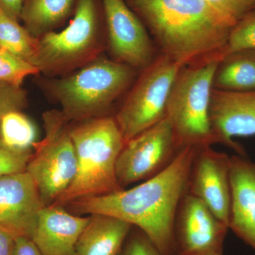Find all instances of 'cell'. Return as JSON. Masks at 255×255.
<instances>
[{
  "label": "cell",
  "instance_id": "cell-1",
  "mask_svg": "<svg viewBox=\"0 0 255 255\" xmlns=\"http://www.w3.org/2000/svg\"><path fill=\"white\" fill-rule=\"evenodd\" d=\"M196 147H186L167 168L136 187L70 203L75 213L104 214L130 223L164 255H174V224L179 203L187 192Z\"/></svg>",
  "mask_w": 255,
  "mask_h": 255
},
{
  "label": "cell",
  "instance_id": "cell-2",
  "mask_svg": "<svg viewBox=\"0 0 255 255\" xmlns=\"http://www.w3.org/2000/svg\"><path fill=\"white\" fill-rule=\"evenodd\" d=\"M162 55L184 66L221 58L233 27L208 0H130Z\"/></svg>",
  "mask_w": 255,
  "mask_h": 255
},
{
  "label": "cell",
  "instance_id": "cell-3",
  "mask_svg": "<svg viewBox=\"0 0 255 255\" xmlns=\"http://www.w3.org/2000/svg\"><path fill=\"white\" fill-rule=\"evenodd\" d=\"M78 159L73 182L54 203L66 205L81 199L122 190L117 177V163L125 145L115 119L99 117L70 127Z\"/></svg>",
  "mask_w": 255,
  "mask_h": 255
},
{
  "label": "cell",
  "instance_id": "cell-4",
  "mask_svg": "<svg viewBox=\"0 0 255 255\" xmlns=\"http://www.w3.org/2000/svg\"><path fill=\"white\" fill-rule=\"evenodd\" d=\"M221 59L204 60L182 67L167 100L166 117L179 150L216 144L210 121L213 81Z\"/></svg>",
  "mask_w": 255,
  "mask_h": 255
},
{
  "label": "cell",
  "instance_id": "cell-5",
  "mask_svg": "<svg viewBox=\"0 0 255 255\" xmlns=\"http://www.w3.org/2000/svg\"><path fill=\"white\" fill-rule=\"evenodd\" d=\"M133 72L119 61L92 60L68 76L55 80L50 92L68 122L102 117L130 85Z\"/></svg>",
  "mask_w": 255,
  "mask_h": 255
},
{
  "label": "cell",
  "instance_id": "cell-6",
  "mask_svg": "<svg viewBox=\"0 0 255 255\" xmlns=\"http://www.w3.org/2000/svg\"><path fill=\"white\" fill-rule=\"evenodd\" d=\"M45 135L33 144L34 150L26 172L35 184L44 206L54 204L71 185L78 159L68 121L59 111L43 115Z\"/></svg>",
  "mask_w": 255,
  "mask_h": 255
},
{
  "label": "cell",
  "instance_id": "cell-7",
  "mask_svg": "<svg viewBox=\"0 0 255 255\" xmlns=\"http://www.w3.org/2000/svg\"><path fill=\"white\" fill-rule=\"evenodd\" d=\"M182 67L164 55L146 67L114 118L125 142L165 118L169 93Z\"/></svg>",
  "mask_w": 255,
  "mask_h": 255
},
{
  "label": "cell",
  "instance_id": "cell-8",
  "mask_svg": "<svg viewBox=\"0 0 255 255\" xmlns=\"http://www.w3.org/2000/svg\"><path fill=\"white\" fill-rule=\"evenodd\" d=\"M98 20L95 0H79L75 15L61 31L38 38L36 65L40 72L59 73L92 61L99 51Z\"/></svg>",
  "mask_w": 255,
  "mask_h": 255
},
{
  "label": "cell",
  "instance_id": "cell-9",
  "mask_svg": "<svg viewBox=\"0 0 255 255\" xmlns=\"http://www.w3.org/2000/svg\"><path fill=\"white\" fill-rule=\"evenodd\" d=\"M169 119L126 142L117 163V177L124 187L157 175L173 162L179 151Z\"/></svg>",
  "mask_w": 255,
  "mask_h": 255
},
{
  "label": "cell",
  "instance_id": "cell-10",
  "mask_svg": "<svg viewBox=\"0 0 255 255\" xmlns=\"http://www.w3.org/2000/svg\"><path fill=\"white\" fill-rule=\"evenodd\" d=\"M231 156L211 146L197 148L188 181L187 193L204 203L229 228L231 206Z\"/></svg>",
  "mask_w": 255,
  "mask_h": 255
},
{
  "label": "cell",
  "instance_id": "cell-11",
  "mask_svg": "<svg viewBox=\"0 0 255 255\" xmlns=\"http://www.w3.org/2000/svg\"><path fill=\"white\" fill-rule=\"evenodd\" d=\"M228 230L203 201L187 192L174 220V255H197L223 249Z\"/></svg>",
  "mask_w": 255,
  "mask_h": 255
},
{
  "label": "cell",
  "instance_id": "cell-12",
  "mask_svg": "<svg viewBox=\"0 0 255 255\" xmlns=\"http://www.w3.org/2000/svg\"><path fill=\"white\" fill-rule=\"evenodd\" d=\"M111 49L117 61L130 68L152 63L153 47L140 18L126 0H102Z\"/></svg>",
  "mask_w": 255,
  "mask_h": 255
},
{
  "label": "cell",
  "instance_id": "cell-13",
  "mask_svg": "<svg viewBox=\"0 0 255 255\" xmlns=\"http://www.w3.org/2000/svg\"><path fill=\"white\" fill-rule=\"evenodd\" d=\"M210 121L216 143L247 156L244 147L233 137L255 135V92H233L212 89Z\"/></svg>",
  "mask_w": 255,
  "mask_h": 255
},
{
  "label": "cell",
  "instance_id": "cell-14",
  "mask_svg": "<svg viewBox=\"0 0 255 255\" xmlns=\"http://www.w3.org/2000/svg\"><path fill=\"white\" fill-rule=\"evenodd\" d=\"M43 201L26 172L0 177V228L14 238H31Z\"/></svg>",
  "mask_w": 255,
  "mask_h": 255
},
{
  "label": "cell",
  "instance_id": "cell-15",
  "mask_svg": "<svg viewBox=\"0 0 255 255\" xmlns=\"http://www.w3.org/2000/svg\"><path fill=\"white\" fill-rule=\"evenodd\" d=\"M89 221L90 216L70 214L63 206H44L38 214L31 239L43 255H74Z\"/></svg>",
  "mask_w": 255,
  "mask_h": 255
},
{
  "label": "cell",
  "instance_id": "cell-16",
  "mask_svg": "<svg viewBox=\"0 0 255 255\" xmlns=\"http://www.w3.org/2000/svg\"><path fill=\"white\" fill-rule=\"evenodd\" d=\"M231 206L229 229L255 251V162L231 156Z\"/></svg>",
  "mask_w": 255,
  "mask_h": 255
},
{
  "label": "cell",
  "instance_id": "cell-17",
  "mask_svg": "<svg viewBox=\"0 0 255 255\" xmlns=\"http://www.w3.org/2000/svg\"><path fill=\"white\" fill-rule=\"evenodd\" d=\"M90 216L74 255H118L131 231V225L108 215Z\"/></svg>",
  "mask_w": 255,
  "mask_h": 255
},
{
  "label": "cell",
  "instance_id": "cell-18",
  "mask_svg": "<svg viewBox=\"0 0 255 255\" xmlns=\"http://www.w3.org/2000/svg\"><path fill=\"white\" fill-rule=\"evenodd\" d=\"M213 88L255 92V50H238L223 57L215 73Z\"/></svg>",
  "mask_w": 255,
  "mask_h": 255
},
{
  "label": "cell",
  "instance_id": "cell-19",
  "mask_svg": "<svg viewBox=\"0 0 255 255\" xmlns=\"http://www.w3.org/2000/svg\"><path fill=\"white\" fill-rule=\"evenodd\" d=\"M75 0H24L20 19L36 38L50 31L70 14Z\"/></svg>",
  "mask_w": 255,
  "mask_h": 255
},
{
  "label": "cell",
  "instance_id": "cell-20",
  "mask_svg": "<svg viewBox=\"0 0 255 255\" xmlns=\"http://www.w3.org/2000/svg\"><path fill=\"white\" fill-rule=\"evenodd\" d=\"M38 46V38L0 7V46L36 65Z\"/></svg>",
  "mask_w": 255,
  "mask_h": 255
},
{
  "label": "cell",
  "instance_id": "cell-21",
  "mask_svg": "<svg viewBox=\"0 0 255 255\" xmlns=\"http://www.w3.org/2000/svg\"><path fill=\"white\" fill-rule=\"evenodd\" d=\"M0 132L6 143L19 149H32L36 142V129L22 112L6 114L0 122Z\"/></svg>",
  "mask_w": 255,
  "mask_h": 255
},
{
  "label": "cell",
  "instance_id": "cell-22",
  "mask_svg": "<svg viewBox=\"0 0 255 255\" xmlns=\"http://www.w3.org/2000/svg\"><path fill=\"white\" fill-rule=\"evenodd\" d=\"M38 73L36 65L0 46V82L21 87L25 79Z\"/></svg>",
  "mask_w": 255,
  "mask_h": 255
},
{
  "label": "cell",
  "instance_id": "cell-23",
  "mask_svg": "<svg viewBox=\"0 0 255 255\" xmlns=\"http://www.w3.org/2000/svg\"><path fill=\"white\" fill-rule=\"evenodd\" d=\"M241 50H255V9L233 26L227 44L221 53V59L229 53Z\"/></svg>",
  "mask_w": 255,
  "mask_h": 255
},
{
  "label": "cell",
  "instance_id": "cell-24",
  "mask_svg": "<svg viewBox=\"0 0 255 255\" xmlns=\"http://www.w3.org/2000/svg\"><path fill=\"white\" fill-rule=\"evenodd\" d=\"M32 149H19L6 143L0 132V177L26 171Z\"/></svg>",
  "mask_w": 255,
  "mask_h": 255
},
{
  "label": "cell",
  "instance_id": "cell-25",
  "mask_svg": "<svg viewBox=\"0 0 255 255\" xmlns=\"http://www.w3.org/2000/svg\"><path fill=\"white\" fill-rule=\"evenodd\" d=\"M27 104V95L22 87L0 82V122L6 114L22 112Z\"/></svg>",
  "mask_w": 255,
  "mask_h": 255
},
{
  "label": "cell",
  "instance_id": "cell-26",
  "mask_svg": "<svg viewBox=\"0 0 255 255\" xmlns=\"http://www.w3.org/2000/svg\"><path fill=\"white\" fill-rule=\"evenodd\" d=\"M233 26L245 15L255 9V0H208Z\"/></svg>",
  "mask_w": 255,
  "mask_h": 255
},
{
  "label": "cell",
  "instance_id": "cell-27",
  "mask_svg": "<svg viewBox=\"0 0 255 255\" xmlns=\"http://www.w3.org/2000/svg\"><path fill=\"white\" fill-rule=\"evenodd\" d=\"M118 255H164L147 236L137 228L130 231Z\"/></svg>",
  "mask_w": 255,
  "mask_h": 255
},
{
  "label": "cell",
  "instance_id": "cell-28",
  "mask_svg": "<svg viewBox=\"0 0 255 255\" xmlns=\"http://www.w3.org/2000/svg\"><path fill=\"white\" fill-rule=\"evenodd\" d=\"M13 255H43L31 238L20 236L15 238Z\"/></svg>",
  "mask_w": 255,
  "mask_h": 255
},
{
  "label": "cell",
  "instance_id": "cell-29",
  "mask_svg": "<svg viewBox=\"0 0 255 255\" xmlns=\"http://www.w3.org/2000/svg\"><path fill=\"white\" fill-rule=\"evenodd\" d=\"M24 0H0V7L11 17L19 21Z\"/></svg>",
  "mask_w": 255,
  "mask_h": 255
},
{
  "label": "cell",
  "instance_id": "cell-30",
  "mask_svg": "<svg viewBox=\"0 0 255 255\" xmlns=\"http://www.w3.org/2000/svg\"><path fill=\"white\" fill-rule=\"evenodd\" d=\"M15 238L0 228V255L14 254Z\"/></svg>",
  "mask_w": 255,
  "mask_h": 255
},
{
  "label": "cell",
  "instance_id": "cell-31",
  "mask_svg": "<svg viewBox=\"0 0 255 255\" xmlns=\"http://www.w3.org/2000/svg\"><path fill=\"white\" fill-rule=\"evenodd\" d=\"M197 255H223V249L211 250Z\"/></svg>",
  "mask_w": 255,
  "mask_h": 255
},
{
  "label": "cell",
  "instance_id": "cell-32",
  "mask_svg": "<svg viewBox=\"0 0 255 255\" xmlns=\"http://www.w3.org/2000/svg\"><path fill=\"white\" fill-rule=\"evenodd\" d=\"M127 1H130V0H126Z\"/></svg>",
  "mask_w": 255,
  "mask_h": 255
}]
</instances>
